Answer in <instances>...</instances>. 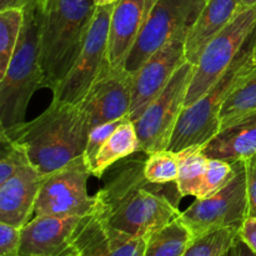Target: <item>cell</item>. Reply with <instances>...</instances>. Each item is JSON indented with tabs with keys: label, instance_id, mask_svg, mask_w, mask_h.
Instances as JSON below:
<instances>
[{
	"label": "cell",
	"instance_id": "1",
	"mask_svg": "<svg viewBox=\"0 0 256 256\" xmlns=\"http://www.w3.org/2000/svg\"><path fill=\"white\" fill-rule=\"evenodd\" d=\"M145 160L125 158L108 170L102 189L95 195L94 214L115 229L136 238L180 218L182 194L176 182L155 184L144 174Z\"/></svg>",
	"mask_w": 256,
	"mask_h": 256
},
{
	"label": "cell",
	"instance_id": "2",
	"mask_svg": "<svg viewBox=\"0 0 256 256\" xmlns=\"http://www.w3.org/2000/svg\"><path fill=\"white\" fill-rule=\"evenodd\" d=\"M4 132L40 175H46L84 154L90 126L80 105L52 102L34 120Z\"/></svg>",
	"mask_w": 256,
	"mask_h": 256
},
{
	"label": "cell",
	"instance_id": "3",
	"mask_svg": "<svg viewBox=\"0 0 256 256\" xmlns=\"http://www.w3.org/2000/svg\"><path fill=\"white\" fill-rule=\"evenodd\" d=\"M96 9L94 0H49L42 10L39 50L45 88L54 90L78 59Z\"/></svg>",
	"mask_w": 256,
	"mask_h": 256
},
{
	"label": "cell",
	"instance_id": "4",
	"mask_svg": "<svg viewBox=\"0 0 256 256\" xmlns=\"http://www.w3.org/2000/svg\"><path fill=\"white\" fill-rule=\"evenodd\" d=\"M24 10L25 22L19 42L0 79V129L2 130L24 124L30 99L36 90L45 88L39 50L42 8L38 0H32Z\"/></svg>",
	"mask_w": 256,
	"mask_h": 256
},
{
	"label": "cell",
	"instance_id": "5",
	"mask_svg": "<svg viewBox=\"0 0 256 256\" xmlns=\"http://www.w3.org/2000/svg\"><path fill=\"white\" fill-rule=\"evenodd\" d=\"M256 29L220 79L190 106L182 110L169 150L180 152L195 145L206 144L220 130V112L230 92L255 65Z\"/></svg>",
	"mask_w": 256,
	"mask_h": 256
},
{
	"label": "cell",
	"instance_id": "6",
	"mask_svg": "<svg viewBox=\"0 0 256 256\" xmlns=\"http://www.w3.org/2000/svg\"><path fill=\"white\" fill-rule=\"evenodd\" d=\"M112 6L114 4L98 6L84 46L66 75L52 90V102L79 105L92 85L112 66L108 56V36Z\"/></svg>",
	"mask_w": 256,
	"mask_h": 256
},
{
	"label": "cell",
	"instance_id": "7",
	"mask_svg": "<svg viewBox=\"0 0 256 256\" xmlns=\"http://www.w3.org/2000/svg\"><path fill=\"white\" fill-rule=\"evenodd\" d=\"M196 66L186 62L180 66L164 90L135 120L140 152L145 154L169 149L179 118L185 109L188 90Z\"/></svg>",
	"mask_w": 256,
	"mask_h": 256
},
{
	"label": "cell",
	"instance_id": "8",
	"mask_svg": "<svg viewBox=\"0 0 256 256\" xmlns=\"http://www.w3.org/2000/svg\"><path fill=\"white\" fill-rule=\"evenodd\" d=\"M234 176L222 189L204 199H196L180 218L189 228L192 239L224 228L240 230L249 216L246 164L234 162Z\"/></svg>",
	"mask_w": 256,
	"mask_h": 256
},
{
	"label": "cell",
	"instance_id": "9",
	"mask_svg": "<svg viewBox=\"0 0 256 256\" xmlns=\"http://www.w3.org/2000/svg\"><path fill=\"white\" fill-rule=\"evenodd\" d=\"M256 29V5L242 8L202 52L188 90L185 108L199 100L232 65Z\"/></svg>",
	"mask_w": 256,
	"mask_h": 256
},
{
	"label": "cell",
	"instance_id": "10",
	"mask_svg": "<svg viewBox=\"0 0 256 256\" xmlns=\"http://www.w3.org/2000/svg\"><path fill=\"white\" fill-rule=\"evenodd\" d=\"M92 175L84 156L72 160L60 169L42 175L35 205V216H86L96 206L88 194V179Z\"/></svg>",
	"mask_w": 256,
	"mask_h": 256
},
{
	"label": "cell",
	"instance_id": "11",
	"mask_svg": "<svg viewBox=\"0 0 256 256\" xmlns=\"http://www.w3.org/2000/svg\"><path fill=\"white\" fill-rule=\"evenodd\" d=\"M208 0H156L132 46L125 69L135 74L142 65L179 32H189Z\"/></svg>",
	"mask_w": 256,
	"mask_h": 256
},
{
	"label": "cell",
	"instance_id": "12",
	"mask_svg": "<svg viewBox=\"0 0 256 256\" xmlns=\"http://www.w3.org/2000/svg\"><path fill=\"white\" fill-rule=\"evenodd\" d=\"M186 35L188 32L175 35L134 74L132 105L128 115L132 122L139 119L148 105L166 88L176 70L188 62L185 54Z\"/></svg>",
	"mask_w": 256,
	"mask_h": 256
},
{
	"label": "cell",
	"instance_id": "13",
	"mask_svg": "<svg viewBox=\"0 0 256 256\" xmlns=\"http://www.w3.org/2000/svg\"><path fill=\"white\" fill-rule=\"evenodd\" d=\"M132 79L134 74L125 68L112 69L110 66L92 85L79 104L86 116L90 130L128 118L132 98Z\"/></svg>",
	"mask_w": 256,
	"mask_h": 256
},
{
	"label": "cell",
	"instance_id": "14",
	"mask_svg": "<svg viewBox=\"0 0 256 256\" xmlns=\"http://www.w3.org/2000/svg\"><path fill=\"white\" fill-rule=\"evenodd\" d=\"M146 239L125 234L92 212L80 220L72 244L79 256H144Z\"/></svg>",
	"mask_w": 256,
	"mask_h": 256
},
{
	"label": "cell",
	"instance_id": "15",
	"mask_svg": "<svg viewBox=\"0 0 256 256\" xmlns=\"http://www.w3.org/2000/svg\"><path fill=\"white\" fill-rule=\"evenodd\" d=\"M82 216H35L22 228L19 256H65L75 249L72 240Z\"/></svg>",
	"mask_w": 256,
	"mask_h": 256
},
{
	"label": "cell",
	"instance_id": "16",
	"mask_svg": "<svg viewBox=\"0 0 256 256\" xmlns=\"http://www.w3.org/2000/svg\"><path fill=\"white\" fill-rule=\"evenodd\" d=\"M156 0H118L112 6L108 36V56L112 69L125 66Z\"/></svg>",
	"mask_w": 256,
	"mask_h": 256
},
{
	"label": "cell",
	"instance_id": "17",
	"mask_svg": "<svg viewBox=\"0 0 256 256\" xmlns=\"http://www.w3.org/2000/svg\"><path fill=\"white\" fill-rule=\"evenodd\" d=\"M42 178V175L26 162L0 184V222L22 229L32 220Z\"/></svg>",
	"mask_w": 256,
	"mask_h": 256
},
{
	"label": "cell",
	"instance_id": "18",
	"mask_svg": "<svg viewBox=\"0 0 256 256\" xmlns=\"http://www.w3.org/2000/svg\"><path fill=\"white\" fill-rule=\"evenodd\" d=\"M242 9V0H208L185 39L188 62L196 66L210 42L232 22Z\"/></svg>",
	"mask_w": 256,
	"mask_h": 256
},
{
	"label": "cell",
	"instance_id": "19",
	"mask_svg": "<svg viewBox=\"0 0 256 256\" xmlns=\"http://www.w3.org/2000/svg\"><path fill=\"white\" fill-rule=\"evenodd\" d=\"M202 152L209 159L222 160L230 164L255 156L256 112L220 129L212 140L202 145Z\"/></svg>",
	"mask_w": 256,
	"mask_h": 256
},
{
	"label": "cell",
	"instance_id": "20",
	"mask_svg": "<svg viewBox=\"0 0 256 256\" xmlns=\"http://www.w3.org/2000/svg\"><path fill=\"white\" fill-rule=\"evenodd\" d=\"M138 152H140V144L136 129L134 122L126 119L105 140L90 168V172L92 176L102 178L112 165Z\"/></svg>",
	"mask_w": 256,
	"mask_h": 256
},
{
	"label": "cell",
	"instance_id": "21",
	"mask_svg": "<svg viewBox=\"0 0 256 256\" xmlns=\"http://www.w3.org/2000/svg\"><path fill=\"white\" fill-rule=\"evenodd\" d=\"M256 112V64L225 100L220 112V129Z\"/></svg>",
	"mask_w": 256,
	"mask_h": 256
},
{
	"label": "cell",
	"instance_id": "22",
	"mask_svg": "<svg viewBox=\"0 0 256 256\" xmlns=\"http://www.w3.org/2000/svg\"><path fill=\"white\" fill-rule=\"evenodd\" d=\"M192 242L189 228L178 218L148 236L144 256H182Z\"/></svg>",
	"mask_w": 256,
	"mask_h": 256
},
{
	"label": "cell",
	"instance_id": "23",
	"mask_svg": "<svg viewBox=\"0 0 256 256\" xmlns=\"http://www.w3.org/2000/svg\"><path fill=\"white\" fill-rule=\"evenodd\" d=\"M179 154V174L176 185L182 196L198 198L204 182L209 158L202 152V146L188 148Z\"/></svg>",
	"mask_w": 256,
	"mask_h": 256
},
{
	"label": "cell",
	"instance_id": "24",
	"mask_svg": "<svg viewBox=\"0 0 256 256\" xmlns=\"http://www.w3.org/2000/svg\"><path fill=\"white\" fill-rule=\"evenodd\" d=\"M25 22V10L19 8L0 10V79L4 76L19 42Z\"/></svg>",
	"mask_w": 256,
	"mask_h": 256
},
{
	"label": "cell",
	"instance_id": "25",
	"mask_svg": "<svg viewBox=\"0 0 256 256\" xmlns=\"http://www.w3.org/2000/svg\"><path fill=\"white\" fill-rule=\"evenodd\" d=\"M239 235L236 228H224L192 239L182 256H224Z\"/></svg>",
	"mask_w": 256,
	"mask_h": 256
},
{
	"label": "cell",
	"instance_id": "26",
	"mask_svg": "<svg viewBox=\"0 0 256 256\" xmlns=\"http://www.w3.org/2000/svg\"><path fill=\"white\" fill-rule=\"evenodd\" d=\"M144 174L155 184L175 182L179 174V154L169 149L149 154L145 160Z\"/></svg>",
	"mask_w": 256,
	"mask_h": 256
},
{
	"label": "cell",
	"instance_id": "27",
	"mask_svg": "<svg viewBox=\"0 0 256 256\" xmlns=\"http://www.w3.org/2000/svg\"><path fill=\"white\" fill-rule=\"evenodd\" d=\"M0 184L12 178L22 165L29 162L24 150L4 132L0 130Z\"/></svg>",
	"mask_w": 256,
	"mask_h": 256
},
{
	"label": "cell",
	"instance_id": "28",
	"mask_svg": "<svg viewBox=\"0 0 256 256\" xmlns=\"http://www.w3.org/2000/svg\"><path fill=\"white\" fill-rule=\"evenodd\" d=\"M234 176V165L218 159H209L204 182L196 199H204L219 192Z\"/></svg>",
	"mask_w": 256,
	"mask_h": 256
},
{
	"label": "cell",
	"instance_id": "29",
	"mask_svg": "<svg viewBox=\"0 0 256 256\" xmlns=\"http://www.w3.org/2000/svg\"><path fill=\"white\" fill-rule=\"evenodd\" d=\"M126 119H129V118H122V119L115 120V122H106V124L99 125V126H95L94 129L90 130L86 148H85V152L84 154H82L89 170L90 168H92V162H94L95 158H96V154L99 152L100 148H102V144L105 142V140H106L112 134V132Z\"/></svg>",
	"mask_w": 256,
	"mask_h": 256
},
{
	"label": "cell",
	"instance_id": "30",
	"mask_svg": "<svg viewBox=\"0 0 256 256\" xmlns=\"http://www.w3.org/2000/svg\"><path fill=\"white\" fill-rule=\"evenodd\" d=\"M22 244V229L0 222V255L19 256Z\"/></svg>",
	"mask_w": 256,
	"mask_h": 256
},
{
	"label": "cell",
	"instance_id": "31",
	"mask_svg": "<svg viewBox=\"0 0 256 256\" xmlns=\"http://www.w3.org/2000/svg\"><path fill=\"white\" fill-rule=\"evenodd\" d=\"M245 164H246L248 209H249V216L256 219V155L245 160Z\"/></svg>",
	"mask_w": 256,
	"mask_h": 256
},
{
	"label": "cell",
	"instance_id": "32",
	"mask_svg": "<svg viewBox=\"0 0 256 256\" xmlns=\"http://www.w3.org/2000/svg\"><path fill=\"white\" fill-rule=\"evenodd\" d=\"M239 238L256 254V219L248 216L239 230Z\"/></svg>",
	"mask_w": 256,
	"mask_h": 256
},
{
	"label": "cell",
	"instance_id": "33",
	"mask_svg": "<svg viewBox=\"0 0 256 256\" xmlns=\"http://www.w3.org/2000/svg\"><path fill=\"white\" fill-rule=\"evenodd\" d=\"M32 0H0V10L10 9V8H19L25 9Z\"/></svg>",
	"mask_w": 256,
	"mask_h": 256
},
{
	"label": "cell",
	"instance_id": "34",
	"mask_svg": "<svg viewBox=\"0 0 256 256\" xmlns=\"http://www.w3.org/2000/svg\"><path fill=\"white\" fill-rule=\"evenodd\" d=\"M235 249H236V256H256V254L242 242L238 235V239L235 242Z\"/></svg>",
	"mask_w": 256,
	"mask_h": 256
},
{
	"label": "cell",
	"instance_id": "35",
	"mask_svg": "<svg viewBox=\"0 0 256 256\" xmlns=\"http://www.w3.org/2000/svg\"><path fill=\"white\" fill-rule=\"evenodd\" d=\"M96 6H105V5H112L115 4L118 0H94Z\"/></svg>",
	"mask_w": 256,
	"mask_h": 256
},
{
	"label": "cell",
	"instance_id": "36",
	"mask_svg": "<svg viewBox=\"0 0 256 256\" xmlns=\"http://www.w3.org/2000/svg\"><path fill=\"white\" fill-rule=\"evenodd\" d=\"M252 5H256V0H242V8L252 6Z\"/></svg>",
	"mask_w": 256,
	"mask_h": 256
},
{
	"label": "cell",
	"instance_id": "37",
	"mask_svg": "<svg viewBox=\"0 0 256 256\" xmlns=\"http://www.w3.org/2000/svg\"><path fill=\"white\" fill-rule=\"evenodd\" d=\"M224 256H236V249H235V244L232 245V248H230L229 252H228Z\"/></svg>",
	"mask_w": 256,
	"mask_h": 256
},
{
	"label": "cell",
	"instance_id": "38",
	"mask_svg": "<svg viewBox=\"0 0 256 256\" xmlns=\"http://www.w3.org/2000/svg\"><path fill=\"white\" fill-rule=\"evenodd\" d=\"M48 2H49V0H38V2H39V5H40V8H42V10L45 9V6H46Z\"/></svg>",
	"mask_w": 256,
	"mask_h": 256
},
{
	"label": "cell",
	"instance_id": "39",
	"mask_svg": "<svg viewBox=\"0 0 256 256\" xmlns=\"http://www.w3.org/2000/svg\"><path fill=\"white\" fill-rule=\"evenodd\" d=\"M65 256H79V255H78V252H76V250L74 249V250H72V252H70L69 254H66Z\"/></svg>",
	"mask_w": 256,
	"mask_h": 256
},
{
	"label": "cell",
	"instance_id": "40",
	"mask_svg": "<svg viewBox=\"0 0 256 256\" xmlns=\"http://www.w3.org/2000/svg\"><path fill=\"white\" fill-rule=\"evenodd\" d=\"M254 62L256 64V52H255V55H254Z\"/></svg>",
	"mask_w": 256,
	"mask_h": 256
}]
</instances>
